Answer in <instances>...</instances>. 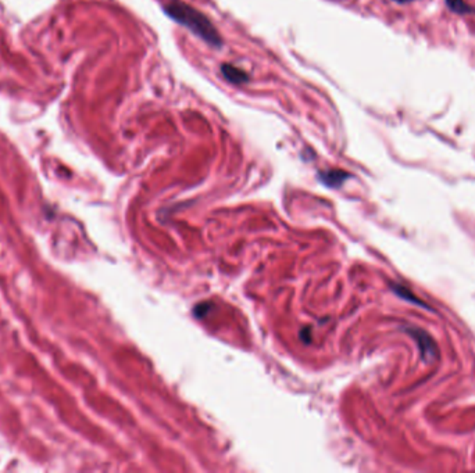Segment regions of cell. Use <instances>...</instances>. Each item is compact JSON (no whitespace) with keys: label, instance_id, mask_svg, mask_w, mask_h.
Masks as SVG:
<instances>
[{"label":"cell","instance_id":"1","mask_svg":"<svg viewBox=\"0 0 475 473\" xmlns=\"http://www.w3.org/2000/svg\"><path fill=\"white\" fill-rule=\"evenodd\" d=\"M164 12L169 17H171L181 26L187 27L189 31H192L196 37L207 42L210 46H221L223 39L217 28L203 13H200L195 8L184 2H170L164 8Z\"/></svg>","mask_w":475,"mask_h":473},{"label":"cell","instance_id":"2","mask_svg":"<svg viewBox=\"0 0 475 473\" xmlns=\"http://www.w3.org/2000/svg\"><path fill=\"white\" fill-rule=\"evenodd\" d=\"M408 333L415 339V341H417V344H418V347H420V350H421V357H422V359L425 361V362H429V361H432L433 358H435V355H436V346H435V343H433V340L429 337V334L428 333H425L424 330H421V329H411V330H408Z\"/></svg>","mask_w":475,"mask_h":473},{"label":"cell","instance_id":"3","mask_svg":"<svg viewBox=\"0 0 475 473\" xmlns=\"http://www.w3.org/2000/svg\"><path fill=\"white\" fill-rule=\"evenodd\" d=\"M221 74L231 84H245L249 81V75L243 70H241L232 64H223L221 66Z\"/></svg>","mask_w":475,"mask_h":473},{"label":"cell","instance_id":"4","mask_svg":"<svg viewBox=\"0 0 475 473\" xmlns=\"http://www.w3.org/2000/svg\"><path fill=\"white\" fill-rule=\"evenodd\" d=\"M349 178V175L343 171H328L325 174L321 175V179L324 181L325 185L328 186H339L343 181H346Z\"/></svg>","mask_w":475,"mask_h":473},{"label":"cell","instance_id":"5","mask_svg":"<svg viewBox=\"0 0 475 473\" xmlns=\"http://www.w3.org/2000/svg\"><path fill=\"white\" fill-rule=\"evenodd\" d=\"M446 6L457 15H468V13H474L475 10L472 8H469L464 0H446Z\"/></svg>","mask_w":475,"mask_h":473},{"label":"cell","instance_id":"6","mask_svg":"<svg viewBox=\"0 0 475 473\" xmlns=\"http://www.w3.org/2000/svg\"><path fill=\"white\" fill-rule=\"evenodd\" d=\"M395 292H396L401 298H406L407 301H411V303H414V304H418V305H422V307L426 308V305H425L422 301H420L418 298H415L413 293H410L408 290L403 289L401 286H396V287H395Z\"/></svg>","mask_w":475,"mask_h":473},{"label":"cell","instance_id":"7","mask_svg":"<svg viewBox=\"0 0 475 473\" xmlns=\"http://www.w3.org/2000/svg\"><path fill=\"white\" fill-rule=\"evenodd\" d=\"M395 2H396V3H400V5H404V3L413 2V0H395Z\"/></svg>","mask_w":475,"mask_h":473}]
</instances>
